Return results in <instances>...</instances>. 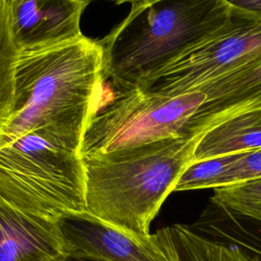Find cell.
I'll use <instances>...</instances> for the list:
<instances>
[{
    "instance_id": "3957f363",
    "label": "cell",
    "mask_w": 261,
    "mask_h": 261,
    "mask_svg": "<svg viewBox=\"0 0 261 261\" xmlns=\"http://www.w3.org/2000/svg\"><path fill=\"white\" fill-rule=\"evenodd\" d=\"M198 139L170 138L84 158L87 212L123 230L149 234L152 220L191 163Z\"/></svg>"
},
{
    "instance_id": "2e32d148",
    "label": "cell",
    "mask_w": 261,
    "mask_h": 261,
    "mask_svg": "<svg viewBox=\"0 0 261 261\" xmlns=\"http://www.w3.org/2000/svg\"><path fill=\"white\" fill-rule=\"evenodd\" d=\"M239 154L191 162L179 176L173 192L220 188L227 167Z\"/></svg>"
},
{
    "instance_id": "277c9868",
    "label": "cell",
    "mask_w": 261,
    "mask_h": 261,
    "mask_svg": "<svg viewBox=\"0 0 261 261\" xmlns=\"http://www.w3.org/2000/svg\"><path fill=\"white\" fill-rule=\"evenodd\" d=\"M0 199L52 220L87 211L80 148L41 129L0 146Z\"/></svg>"
},
{
    "instance_id": "8fae6325",
    "label": "cell",
    "mask_w": 261,
    "mask_h": 261,
    "mask_svg": "<svg viewBox=\"0 0 261 261\" xmlns=\"http://www.w3.org/2000/svg\"><path fill=\"white\" fill-rule=\"evenodd\" d=\"M261 148V109L248 110L221 120L199 135L192 161Z\"/></svg>"
},
{
    "instance_id": "52a82bcc",
    "label": "cell",
    "mask_w": 261,
    "mask_h": 261,
    "mask_svg": "<svg viewBox=\"0 0 261 261\" xmlns=\"http://www.w3.org/2000/svg\"><path fill=\"white\" fill-rule=\"evenodd\" d=\"M58 224L69 256L96 261H173L158 231L123 230L87 211L62 216Z\"/></svg>"
},
{
    "instance_id": "6da1fadb",
    "label": "cell",
    "mask_w": 261,
    "mask_h": 261,
    "mask_svg": "<svg viewBox=\"0 0 261 261\" xmlns=\"http://www.w3.org/2000/svg\"><path fill=\"white\" fill-rule=\"evenodd\" d=\"M103 77L101 48L85 36L19 53L13 106L0 146L41 129L80 148Z\"/></svg>"
},
{
    "instance_id": "7c38bea8",
    "label": "cell",
    "mask_w": 261,
    "mask_h": 261,
    "mask_svg": "<svg viewBox=\"0 0 261 261\" xmlns=\"http://www.w3.org/2000/svg\"><path fill=\"white\" fill-rule=\"evenodd\" d=\"M191 226L210 239L237 246L261 261V219L231 213L210 202Z\"/></svg>"
},
{
    "instance_id": "8992f818",
    "label": "cell",
    "mask_w": 261,
    "mask_h": 261,
    "mask_svg": "<svg viewBox=\"0 0 261 261\" xmlns=\"http://www.w3.org/2000/svg\"><path fill=\"white\" fill-rule=\"evenodd\" d=\"M256 62H261V18L230 8L229 18L214 35L136 88L182 95Z\"/></svg>"
},
{
    "instance_id": "9a60e30c",
    "label": "cell",
    "mask_w": 261,
    "mask_h": 261,
    "mask_svg": "<svg viewBox=\"0 0 261 261\" xmlns=\"http://www.w3.org/2000/svg\"><path fill=\"white\" fill-rule=\"evenodd\" d=\"M210 202L231 213L261 219V177L214 189Z\"/></svg>"
},
{
    "instance_id": "7a4b0ae2",
    "label": "cell",
    "mask_w": 261,
    "mask_h": 261,
    "mask_svg": "<svg viewBox=\"0 0 261 261\" xmlns=\"http://www.w3.org/2000/svg\"><path fill=\"white\" fill-rule=\"evenodd\" d=\"M230 15L222 0H155L97 40L103 79L113 88L139 87L221 29Z\"/></svg>"
},
{
    "instance_id": "ffe728a7",
    "label": "cell",
    "mask_w": 261,
    "mask_h": 261,
    "mask_svg": "<svg viewBox=\"0 0 261 261\" xmlns=\"http://www.w3.org/2000/svg\"><path fill=\"white\" fill-rule=\"evenodd\" d=\"M60 261H96V260L86 259V258H79V257H73V256L67 255L64 259H62V260H60Z\"/></svg>"
},
{
    "instance_id": "5b68a950",
    "label": "cell",
    "mask_w": 261,
    "mask_h": 261,
    "mask_svg": "<svg viewBox=\"0 0 261 261\" xmlns=\"http://www.w3.org/2000/svg\"><path fill=\"white\" fill-rule=\"evenodd\" d=\"M205 100L206 95L199 90L168 96L136 87L114 88L110 98L97 101L80 154L84 159L186 137L189 120Z\"/></svg>"
},
{
    "instance_id": "d6986e66",
    "label": "cell",
    "mask_w": 261,
    "mask_h": 261,
    "mask_svg": "<svg viewBox=\"0 0 261 261\" xmlns=\"http://www.w3.org/2000/svg\"><path fill=\"white\" fill-rule=\"evenodd\" d=\"M91 1H96V0H91ZM116 4H123V3H129L130 6H136V5H140V4H144V3H148V2H152L155 0H110Z\"/></svg>"
},
{
    "instance_id": "e0dca14e",
    "label": "cell",
    "mask_w": 261,
    "mask_h": 261,
    "mask_svg": "<svg viewBox=\"0 0 261 261\" xmlns=\"http://www.w3.org/2000/svg\"><path fill=\"white\" fill-rule=\"evenodd\" d=\"M261 177V148L243 152L227 167L221 187ZM220 187V188H221Z\"/></svg>"
},
{
    "instance_id": "9c48e42d",
    "label": "cell",
    "mask_w": 261,
    "mask_h": 261,
    "mask_svg": "<svg viewBox=\"0 0 261 261\" xmlns=\"http://www.w3.org/2000/svg\"><path fill=\"white\" fill-rule=\"evenodd\" d=\"M66 256L58 220L27 213L0 199V261H60Z\"/></svg>"
},
{
    "instance_id": "4fadbf2b",
    "label": "cell",
    "mask_w": 261,
    "mask_h": 261,
    "mask_svg": "<svg viewBox=\"0 0 261 261\" xmlns=\"http://www.w3.org/2000/svg\"><path fill=\"white\" fill-rule=\"evenodd\" d=\"M157 231L173 261H260L237 246L201 234L188 224L175 223Z\"/></svg>"
},
{
    "instance_id": "30bf717a",
    "label": "cell",
    "mask_w": 261,
    "mask_h": 261,
    "mask_svg": "<svg viewBox=\"0 0 261 261\" xmlns=\"http://www.w3.org/2000/svg\"><path fill=\"white\" fill-rule=\"evenodd\" d=\"M198 90L206 100L189 120L188 136H199L238 113L261 109V62L239 68Z\"/></svg>"
},
{
    "instance_id": "5bb4252c",
    "label": "cell",
    "mask_w": 261,
    "mask_h": 261,
    "mask_svg": "<svg viewBox=\"0 0 261 261\" xmlns=\"http://www.w3.org/2000/svg\"><path fill=\"white\" fill-rule=\"evenodd\" d=\"M19 51L14 43L5 0H0V133L6 125L13 106L15 70Z\"/></svg>"
},
{
    "instance_id": "ac0fdd59",
    "label": "cell",
    "mask_w": 261,
    "mask_h": 261,
    "mask_svg": "<svg viewBox=\"0 0 261 261\" xmlns=\"http://www.w3.org/2000/svg\"><path fill=\"white\" fill-rule=\"evenodd\" d=\"M230 8L247 12L261 18V0H222Z\"/></svg>"
},
{
    "instance_id": "ba28073f",
    "label": "cell",
    "mask_w": 261,
    "mask_h": 261,
    "mask_svg": "<svg viewBox=\"0 0 261 261\" xmlns=\"http://www.w3.org/2000/svg\"><path fill=\"white\" fill-rule=\"evenodd\" d=\"M11 34L19 51L29 52L74 41L82 36V0H5Z\"/></svg>"
}]
</instances>
